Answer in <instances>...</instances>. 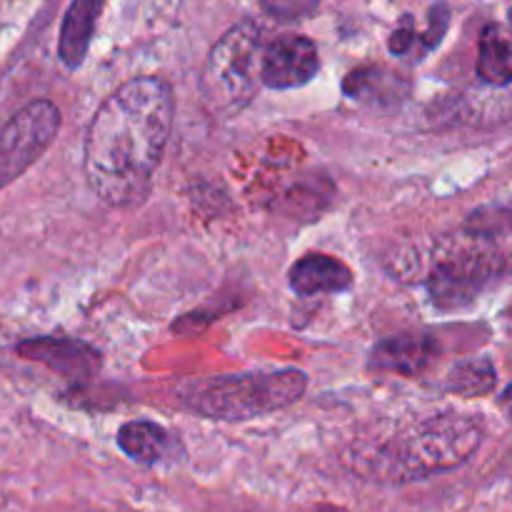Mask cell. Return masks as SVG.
<instances>
[{
	"instance_id": "6da1fadb",
	"label": "cell",
	"mask_w": 512,
	"mask_h": 512,
	"mask_svg": "<svg viewBox=\"0 0 512 512\" xmlns=\"http://www.w3.org/2000/svg\"><path fill=\"white\" fill-rule=\"evenodd\" d=\"M175 118L163 78H133L105 98L85 135V180L103 203L130 208L148 195Z\"/></svg>"
},
{
	"instance_id": "7a4b0ae2",
	"label": "cell",
	"mask_w": 512,
	"mask_h": 512,
	"mask_svg": "<svg viewBox=\"0 0 512 512\" xmlns=\"http://www.w3.org/2000/svg\"><path fill=\"white\" fill-rule=\"evenodd\" d=\"M480 440L483 430L475 418L460 413L428 415L395 433L355 445L353 468L375 483H415L463 465Z\"/></svg>"
},
{
	"instance_id": "3957f363",
	"label": "cell",
	"mask_w": 512,
	"mask_h": 512,
	"mask_svg": "<svg viewBox=\"0 0 512 512\" xmlns=\"http://www.w3.org/2000/svg\"><path fill=\"white\" fill-rule=\"evenodd\" d=\"M305 388H308V375L295 368L218 375L185 390L183 405L200 418L238 423L298 403Z\"/></svg>"
},
{
	"instance_id": "277c9868",
	"label": "cell",
	"mask_w": 512,
	"mask_h": 512,
	"mask_svg": "<svg viewBox=\"0 0 512 512\" xmlns=\"http://www.w3.org/2000/svg\"><path fill=\"white\" fill-rule=\"evenodd\" d=\"M263 30L253 20L233 25L210 48L200 70V93L220 118L238 115L258 93L263 63Z\"/></svg>"
},
{
	"instance_id": "5b68a950",
	"label": "cell",
	"mask_w": 512,
	"mask_h": 512,
	"mask_svg": "<svg viewBox=\"0 0 512 512\" xmlns=\"http://www.w3.org/2000/svg\"><path fill=\"white\" fill-rule=\"evenodd\" d=\"M503 268L498 250L480 243L450 245L435 255V265L428 273V293L438 308L455 310L473 303Z\"/></svg>"
},
{
	"instance_id": "8992f818",
	"label": "cell",
	"mask_w": 512,
	"mask_h": 512,
	"mask_svg": "<svg viewBox=\"0 0 512 512\" xmlns=\"http://www.w3.org/2000/svg\"><path fill=\"white\" fill-rule=\"evenodd\" d=\"M60 130V110L50 100H30L0 128V190L18 180Z\"/></svg>"
},
{
	"instance_id": "52a82bcc",
	"label": "cell",
	"mask_w": 512,
	"mask_h": 512,
	"mask_svg": "<svg viewBox=\"0 0 512 512\" xmlns=\"http://www.w3.org/2000/svg\"><path fill=\"white\" fill-rule=\"evenodd\" d=\"M15 353L18 358L43 365L73 385L90 383L100 370L98 350L75 338H28L15 345Z\"/></svg>"
},
{
	"instance_id": "ba28073f",
	"label": "cell",
	"mask_w": 512,
	"mask_h": 512,
	"mask_svg": "<svg viewBox=\"0 0 512 512\" xmlns=\"http://www.w3.org/2000/svg\"><path fill=\"white\" fill-rule=\"evenodd\" d=\"M318 48L305 35H280L263 48L260 83L273 90L300 88L318 75Z\"/></svg>"
},
{
	"instance_id": "9c48e42d",
	"label": "cell",
	"mask_w": 512,
	"mask_h": 512,
	"mask_svg": "<svg viewBox=\"0 0 512 512\" xmlns=\"http://www.w3.org/2000/svg\"><path fill=\"white\" fill-rule=\"evenodd\" d=\"M438 358V340L428 333H405L383 340L373 348L370 368L378 373H398L405 378L425 373Z\"/></svg>"
},
{
	"instance_id": "30bf717a",
	"label": "cell",
	"mask_w": 512,
	"mask_h": 512,
	"mask_svg": "<svg viewBox=\"0 0 512 512\" xmlns=\"http://www.w3.org/2000/svg\"><path fill=\"white\" fill-rule=\"evenodd\" d=\"M353 283V270L325 253H308L290 268V288L298 295L348 293Z\"/></svg>"
},
{
	"instance_id": "8fae6325",
	"label": "cell",
	"mask_w": 512,
	"mask_h": 512,
	"mask_svg": "<svg viewBox=\"0 0 512 512\" xmlns=\"http://www.w3.org/2000/svg\"><path fill=\"white\" fill-rule=\"evenodd\" d=\"M105 8V0H73L60 25L58 55L68 70H78L88 55L95 35V23Z\"/></svg>"
},
{
	"instance_id": "7c38bea8",
	"label": "cell",
	"mask_w": 512,
	"mask_h": 512,
	"mask_svg": "<svg viewBox=\"0 0 512 512\" xmlns=\"http://www.w3.org/2000/svg\"><path fill=\"white\" fill-rule=\"evenodd\" d=\"M118 448L128 455L130 460L143 465H158L170 460L178 453V440L158 423L150 420H133L118 430Z\"/></svg>"
},
{
	"instance_id": "4fadbf2b",
	"label": "cell",
	"mask_w": 512,
	"mask_h": 512,
	"mask_svg": "<svg viewBox=\"0 0 512 512\" xmlns=\"http://www.w3.org/2000/svg\"><path fill=\"white\" fill-rule=\"evenodd\" d=\"M343 90L348 98L360 100V103H398L405 93H408V83L393 70L380 68V65H370V68L350 70L348 78L343 80Z\"/></svg>"
},
{
	"instance_id": "5bb4252c",
	"label": "cell",
	"mask_w": 512,
	"mask_h": 512,
	"mask_svg": "<svg viewBox=\"0 0 512 512\" xmlns=\"http://www.w3.org/2000/svg\"><path fill=\"white\" fill-rule=\"evenodd\" d=\"M480 78L490 85L512 83V33L500 25H488L480 35L478 65Z\"/></svg>"
},
{
	"instance_id": "9a60e30c",
	"label": "cell",
	"mask_w": 512,
	"mask_h": 512,
	"mask_svg": "<svg viewBox=\"0 0 512 512\" xmlns=\"http://www.w3.org/2000/svg\"><path fill=\"white\" fill-rule=\"evenodd\" d=\"M495 380H498V375H495L493 363L488 358H468L448 370L445 390L463 395V398H480V395L493 393Z\"/></svg>"
},
{
	"instance_id": "2e32d148",
	"label": "cell",
	"mask_w": 512,
	"mask_h": 512,
	"mask_svg": "<svg viewBox=\"0 0 512 512\" xmlns=\"http://www.w3.org/2000/svg\"><path fill=\"white\" fill-rule=\"evenodd\" d=\"M265 15L283 23H295V20H305L313 13H318L323 0H258Z\"/></svg>"
},
{
	"instance_id": "e0dca14e",
	"label": "cell",
	"mask_w": 512,
	"mask_h": 512,
	"mask_svg": "<svg viewBox=\"0 0 512 512\" xmlns=\"http://www.w3.org/2000/svg\"><path fill=\"white\" fill-rule=\"evenodd\" d=\"M448 25H450V8L448 5L438 3L433 5L430 10V25L423 35L418 38V50H415V58H425L430 50L438 48L443 43V35L448 33Z\"/></svg>"
},
{
	"instance_id": "ac0fdd59",
	"label": "cell",
	"mask_w": 512,
	"mask_h": 512,
	"mask_svg": "<svg viewBox=\"0 0 512 512\" xmlns=\"http://www.w3.org/2000/svg\"><path fill=\"white\" fill-rule=\"evenodd\" d=\"M420 33L413 28V18H405L403 25L390 35V53L393 55H408L418 50Z\"/></svg>"
},
{
	"instance_id": "d6986e66",
	"label": "cell",
	"mask_w": 512,
	"mask_h": 512,
	"mask_svg": "<svg viewBox=\"0 0 512 512\" xmlns=\"http://www.w3.org/2000/svg\"><path fill=\"white\" fill-rule=\"evenodd\" d=\"M500 403H503V405H512V385H510L508 390H505L503 398H500Z\"/></svg>"
},
{
	"instance_id": "ffe728a7",
	"label": "cell",
	"mask_w": 512,
	"mask_h": 512,
	"mask_svg": "<svg viewBox=\"0 0 512 512\" xmlns=\"http://www.w3.org/2000/svg\"><path fill=\"white\" fill-rule=\"evenodd\" d=\"M510 28H512V10H510Z\"/></svg>"
}]
</instances>
